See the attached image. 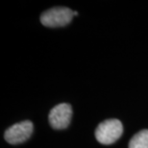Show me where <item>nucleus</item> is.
<instances>
[{
	"label": "nucleus",
	"instance_id": "1",
	"mask_svg": "<svg viewBox=\"0 0 148 148\" xmlns=\"http://www.w3.org/2000/svg\"><path fill=\"white\" fill-rule=\"evenodd\" d=\"M123 133L122 123L118 119H107L96 127L95 138L102 144H112L121 137Z\"/></svg>",
	"mask_w": 148,
	"mask_h": 148
},
{
	"label": "nucleus",
	"instance_id": "2",
	"mask_svg": "<svg viewBox=\"0 0 148 148\" xmlns=\"http://www.w3.org/2000/svg\"><path fill=\"white\" fill-rule=\"evenodd\" d=\"M73 11L66 7H55L43 12L40 16L41 24L46 27H62L72 20Z\"/></svg>",
	"mask_w": 148,
	"mask_h": 148
},
{
	"label": "nucleus",
	"instance_id": "3",
	"mask_svg": "<svg viewBox=\"0 0 148 148\" xmlns=\"http://www.w3.org/2000/svg\"><path fill=\"white\" fill-rule=\"evenodd\" d=\"M34 125L30 120H24L9 127L5 131L4 138L10 144H19L24 143L31 137Z\"/></svg>",
	"mask_w": 148,
	"mask_h": 148
},
{
	"label": "nucleus",
	"instance_id": "4",
	"mask_svg": "<svg viewBox=\"0 0 148 148\" xmlns=\"http://www.w3.org/2000/svg\"><path fill=\"white\" fill-rule=\"evenodd\" d=\"M72 117V108L67 103L55 106L49 112V124L56 130L66 129L69 125Z\"/></svg>",
	"mask_w": 148,
	"mask_h": 148
},
{
	"label": "nucleus",
	"instance_id": "5",
	"mask_svg": "<svg viewBox=\"0 0 148 148\" xmlns=\"http://www.w3.org/2000/svg\"><path fill=\"white\" fill-rule=\"evenodd\" d=\"M129 148H148V130L137 133L130 140Z\"/></svg>",
	"mask_w": 148,
	"mask_h": 148
},
{
	"label": "nucleus",
	"instance_id": "6",
	"mask_svg": "<svg viewBox=\"0 0 148 148\" xmlns=\"http://www.w3.org/2000/svg\"><path fill=\"white\" fill-rule=\"evenodd\" d=\"M73 14H74V16H78V12L74 11V12H73Z\"/></svg>",
	"mask_w": 148,
	"mask_h": 148
}]
</instances>
